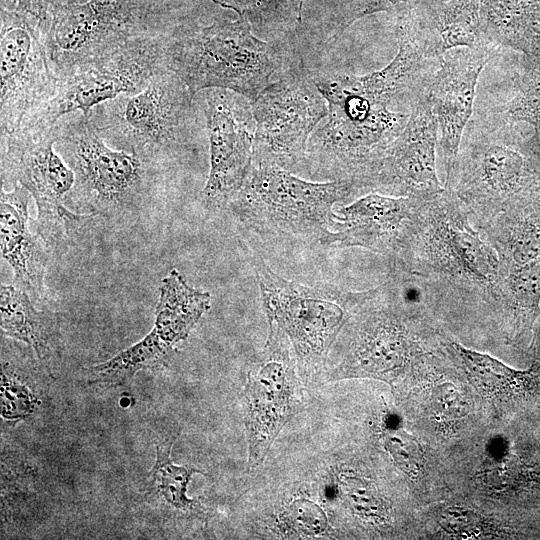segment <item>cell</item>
I'll return each instance as SVG.
<instances>
[{
	"mask_svg": "<svg viewBox=\"0 0 540 540\" xmlns=\"http://www.w3.org/2000/svg\"><path fill=\"white\" fill-rule=\"evenodd\" d=\"M312 77L328 113L309 138L300 171L371 188L420 97L395 90L375 71L365 75L312 72Z\"/></svg>",
	"mask_w": 540,
	"mask_h": 540,
	"instance_id": "6da1fadb",
	"label": "cell"
},
{
	"mask_svg": "<svg viewBox=\"0 0 540 540\" xmlns=\"http://www.w3.org/2000/svg\"><path fill=\"white\" fill-rule=\"evenodd\" d=\"M283 41H265L244 15L213 12L179 26L166 41L165 63L195 96L208 88L253 101L296 60Z\"/></svg>",
	"mask_w": 540,
	"mask_h": 540,
	"instance_id": "7a4b0ae2",
	"label": "cell"
},
{
	"mask_svg": "<svg viewBox=\"0 0 540 540\" xmlns=\"http://www.w3.org/2000/svg\"><path fill=\"white\" fill-rule=\"evenodd\" d=\"M212 8L205 0H87L54 5L42 38L59 77L131 41L169 36Z\"/></svg>",
	"mask_w": 540,
	"mask_h": 540,
	"instance_id": "3957f363",
	"label": "cell"
},
{
	"mask_svg": "<svg viewBox=\"0 0 540 540\" xmlns=\"http://www.w3.org/2000/svg\"><path fill=\"white\" fill-rule=\"evenodd\" d=\"M88 119L110 146L164 169L190 153L206 130L195 96L169 69L142 90L95 106Z\"/></svg>",
	"mask_w": 540,
	"mask_h": 540,
	"instance_id": "277c9868",
	"label": "cell"
},
{
	"mask_svg": "<svg viewBox=\"0 0 540 540\" xmlns=\"http://www.w3.org/2000/svg\"><path fill=\"white\" fill-rule=\"evenodd\" d=\"M56 151L75 174L70 208L75 212L115 215L138 207L167 169L133 153L111 148L81 112L55 124Z\"/></svg>",
	"mask_w": 540,
	"mask_h": 540,
	"instance_id": "5b68a950",
	"label": "cell"
},
{
	"mask_svg": "<svg viewBox=\"0 0 540 540\" xmlns=\"http://www.w3.org/2000/svg\"><path fill=\"white\" fill-rule=\"evenodd\" d=\"M360 188L351 180L311 182L273 163L253 161L228 207L259 233L319 240L334 223V206Z\"/></svg>",
	"mask_w": 540,
	"mask_h": 540,
	"instance_id": "8992f818",
	"label": "cell"
},
{
	"mask_svg": "<svg viewBox=\"0 0 540 540\" xmlns=\"http://www.w3.org/2000/svg\"><path fill=\"white\" fill-rule=\"evenodd\" d=\"M269 335L283 343L294 361L321 366L344 325L348 311L372 293H351L331 285L307 286L275 273L263 260L252 259Z\"/></svg>",
	"mask_w": 540,
	"mask_h": 540,
	"instance_id": "52a82bcc",
	"label": "cell"
},
{
	"mask_svg": "<svg viewBox=\"0 0 540 540\" xmlns=\"http://www.w3.org/2000/svg\"><path fill=\"white\" fill-rule=\"evenodd\" d=\"M56 142L55 125L39 136L1 138V185L21 184L30 192L38 209L32 228L50 252L63 253L95 214L70 208L75 174L56 151Z\"/></svg>",
	"mask_w": 540,
	"mask_h": 540,
	"instance_id": "ba28073f",
	"label": "cell"
},
{
	"mask_svg": "<svg viewBox=\"0 0 540 540\" xmlns=\"http://www.w3.org/2000/svg\"><path fill=\"white\" fill-rule=\"evenodd\" d=\"M168 36L131 41L94 61L60 75L54 96L29 116L15 133L39 136L63 116L92 108L122 94L142 90L152 77L168 69L165 45Z\"/></svg>",
	"mask_w": 540,
	"mask_h": 540,
	"instance_id": "9c48e42d",
	"label": "cell"
},
{
	"mask_svg": "<svg viewBox=\"0 0 540 540\" xmlns=\"http://www.w3.org/2000/svg\"><path fill=\"white\" fill-rule=\"evenodd\" d=\"M256 123L253 161L299 172L309 138L328 106L312 72L296 60L251 101Z\"/></svg>",
	"mask_w": 540,
	"mask_h": 540,
	"instance_id": "30bf717a",
	"label": "cell"
},
{
	"mask_svg": "<svg viewBox=\"0 0 540 540\" xmlns=\"http://www.w3.org/2000/svg\"><path fill=\"white\" fill-rule=\"evenodd\" d=\"M0 73V127L1 138H5L54 96L59 78L50 64L38 21L2 5Z\"/></svg>",
	"mask_w": 540,
	"mask_h": 540,
	"instance_id": "8fae6325",
	"label": "cell"
},
{
	"mask_svg": "<svg viewBox=\"0 0 540 540\" xmlns=\"http://www.w3.org/2000/svg\"><path fill=\"white\" fill-rule=\"evenodd\" d=\"M204 116L210 169L201 192L210 209L228 207L241 190L253 163L256 123L251 101L222 88L195 95Z\"/></svg>",
	"mask_w": 540,
	"mask_h": 540,
	"instance_id": "7c38bea8",
	"label": "cell"
},
{
	"mask_svg": "<svg viewBox=\"0 0 540 540\" xmlns=\"http://www.w3.org/2000/svg\"><path fill=\"white\" fill-rule=\"evenodd\" d=\"M159 290L153 329L135 345L90 367L92 382L121 384L139 370L163 364L210 307V294L189 286L176 269L163 278Z\"/></svg>",
	"mask_w": 540,
	"mask_h": 540,
	"instance_id": "4fadbf2b",
	"label": "cell"
},
{
	"mask_svg": "<svg viewBox=\"0 0 540 540\" xmlns=\"http://www.w3.org/2000/svg\"><path fill=\"white\" fill-rule=\"evenodd\" d=\"M293 361L283 343L268 337L263 359L248 373L245 429L251 469L262 463L280 430L301 410Z\"/></svg>",
	"mask_w": 540,
	"mask_h": 540,
	"instance_id": "5bb4252c",
	"label": "cell"
},
{
	"mask_svg": "<svg viewBox=\"0 0 540 540\" xmlns=\"http://www.w3.org/2000/svg\"><path fill=\"white\" fill-rule=\"evenodd\" d=\"M497 47L456 48L438 58L424 93L438 124L440 146L451 186L459 168L460 146L473 111L479 75Z\"/></svg>",
	"mask_w": 540,
	"mask_h": 540,
	"instance_id": "9a60e30c",
	"label": "cell"
},
{
	"mask_svg": "<svg viewBox=\"0 0 540 540\" xmlns=\"http://www.w3.org/2000/svg\"><path fill=\"white\" fill-rule=\"evenodd\" d=\"M437 144V120L423 92L383 158L371 188L423 197L440 195L444 188L436 170Z\"/></svg>",
	"mask_w": 540,
	"mask_h": 540,
	"instance_id": "2e32d148",
	"label": "cell"
},
{
	"mask_svg": "<svg viewBox=\"0 0 540 540\" xmlns=\"http://www.w3.org/2000/svg\"><path fill=\"white\" fill-rule=\"evenodd\" d=\"M30 196L21 184H15L10 192L1 189V256L14 272V286L33 300H41L45 296L44 276L49 249L30 228Z\"/></svg>",
	"mask_w": 540,
	"mask_h": 540,
	"instance_id": "e0dca14e",
	"label": "cell"
},
{
	"mask_svg": "<svg viewBox=\"0 0 540 540\" xmlns=\"http://www.w3.org/2000/svg\"><path fill=\"white\" fill-rule=\"evenodd\" d=\"M412 206L410 197L368 193L335 209L334 223L319 242L324 246H361L382 252L392 243Z\"/></svg>",
	"mask_w": 540,
	"mask_h": 540,
	"instance_id": "ac0fdd59",
	"label": "cell"
},
{
	"mask_svg": "<svg viewBox=\"0 0 540 540\" xmlns=\"http://www.w3.org/2000/svg\"><path fill=\"white\" fill-rule=\"evenodd\" d=\"M480 3L420 0L412 5L419 30L434 58L456 48L497 47L483 31Z\"/></svg>",
	"mask_w": 540,
	"mask_h": 540,
	"instance_id": "d6986e66",
	"label": "cell"
},
{
	"mask_svg": "<svg viewBox=\"0 0 540 540\" xmlns=\"http://www.w3.org/2000/svg\"><path fill=\"white\" fill-rule=\"evenodd\" d=\"M406 356L407 345L399 327L384 313H377L359 333L350 361L367 373L383 377L397 371Z\"/></svg>",
	"mask_w": 540,
	"mask_h": 540,
	"instance_id": "ffe728a7",
	"label": "cell"
},
{
	"mask_svg": "<svg viewBox=\"0 0 540 540\" xmlns=\"http://www.w3.org/2000/svg\"><path fill=\"white\" fill-rule=\"evenodd\" d=\"M0 309L3 333L31 346L40 360L47 359L50 323L44 313L34 308L29 295L15 286L2 284Z\"/></svg>",
	"mask_w": 540,
	"mask_h": 540,
	"instance_id": "44dd1931",
	"label": "cell"
},
{
	"mask_svg": "<svg viewBox=\"0 0 540 540\" xmlns=\"http://www.w3.org/2000/svg\"><path fill=\"white\" fill-rule=\"evenodd\" d=\"M445 252L463 273L478 281L496 277L495 252L487 246L462 217H451L443 226Z\"/></svg>",
	"mask_w": 540,
	"mask_h": 540,
	"instance_id": "7402d4cb",
	"label": "cell"
},
{
	"mask_svg": "<svg viewBox=\"0 0 540 540\" xmlns=\"http://www.w3.org/2000/svg\"><path fill=\"white\" fill-rule=\"evenodd\" d=\"M171 443L163 442L156 447V461L150 473L147 495L166 505L188 512L198 506L196 500L186 496L191 476L200 473L190 466H177L170 459Z\"/></svg>",
	"mask_w": 540,
	"mask_h": 540,
	"instance_id": "603a6c76",
	"label": "cell"
},
{
	"mask_svg": "<svg viewBox=\"0 0 540 540\" xmlns=\"http://www.w3.org/2000/svg\"><path fill=\"white\" fill-rule=\"evenodd\" d=\"M244 16L255 34L282 41L301 21L304 0H244Z\"/></svg>",
	"mask_w": 540,
	"mask_h": 540,
	"instance_id": "cb8c5ba5",
	"label": "cell"
},
{
	"mask_svg": "<svg viewBox=\"0 0 540 540\" xmlns=\"http://www.w3.org/2000/svg\"><path fill=\"white\" fill-rule=\"evenodd\" d=\"M461 358L472 381L486 394L496 395L512 388L523 373L506 366L496 358L468 349L458 343L452 344Z\"/></svg>",
	"mask_w": 540,
	"mask_h": 540,
	"instance_id": "d4e9b609",
	"label": "cell"
},
{
	"mask_svg": "<svg viewBox=\"0 0 540 540\" xmlns=\"http://www.w3.org/2000/svg\"><path fill=\"white\" fill-rule=\"evenodd\" d=\"M340 492L349 506L359 515L370 519H382L385 506L376 491L365 481L354 476L340 479Z\"/></svg>",
	"mask_w": 540,
	"mask_h": 540,
	"instance_id": "484cf974",
	"label": "cell"
},
{
	"mask_svg": "<svg viewBox=\"0 0 540 540\" xmlns=\"http://www.w3.org/2000/svg\"><path fill=\"white\" fill-rule=\"evenodd\" d=\"M384 444L398 467L408 475L416 474L422 464V451L417 440L402 429L389 428Z\"/></svg>",
	"mask_w": 540,
	"mask_h": 540,
	"instance_id": "4316f807",
	"label": "cell"
},
{
	"mask_svg": "<svg viewBox=\"0 0 540 540\" xmlns=\"http://www.w3.org/2000/svg\"><path fill=\"white\" fill-rule=\"evenodd\" d=\"M420 0H355L338 19L331 40H336L357 20L378 12H399Z\"/></svg>",
	"mask_w": 540,
	"mask_h": 540,
	"instance_id": "83f0119b",
	"label": "cell"
},
{
	"mask_svg": "<svg viewBox=\"0 0 540 540\" xmlns=\"http://www.w3.org/2000/svg\"><path fill=\"white\" fill-rule=\"evenodd\" d=\"M286 522L298 533L316 536L327 528V519L322 509L307 500H298L286 510Z\"/></svg>",
	"mask_w": 540,
	"mask_h": 540,
	"instance_id": "f1b7e54d",
	"label": "cell"
},
{
	"mask_svg": "<svg viewBox=\"0 0 540 540\" xmlns=\"http://www.w3.org/2000/svg\"><path fill=\"white\" fill-rule=\"evenodd\" d=\"M6 377H2V414L5 417H20L30 412V396L28 391L11 383Z\"/></svg>",
	"mask_w": 540,
	"mask_h": 540,
	"instance_id": "f546056e",
	"label": "cell"
},
{
	"mask_svg": "<svg viewBox=\"0 0 540 540\" xmlns=\"http://www.w3.org/2000/svg\"><path fill=\"white\" fill-rule=\"evenodd\" d=\"M10 8L25 13L38 21L42 33L49 21L51 0H13Z\"/></svg>",
	"mask_w": 540,
	"mask_h": 540,
	"instance_id": "4dcf8cb0",
	"label": "cell"
},
{
	"mask_svg": "<svg viewBox=\"0 0 540 540\" xmlns=\"http://www.w3.org/2000/svg\"><path fill=\"white\" fill-rule=\"evenodd\" d=\"M475 518L470 512L458 508L447 509L441 517V525L454 534L466 533L474 527Z\"/></svg>",
	"mask_w": 540,
	"mask_h": 540,
	"instance_id": "1f68e13d",
	"label": "cell"
},
{
	"mask_svg": "<svg viewBox=\"0 0 540 540\" xmlns=\"http://www.w3.org/2000/svg\"><path fill=\"white\" fill-rule=\"evenodd\" d=\"M220 7L231 10L239 15H244L245 2L244 0H211Z\"/></svg>",
	"mask_w": 540,
	"mask_h": 540,
	"instance_id": "d6a6232c",
	"label": "cell"
},
{
	"mask_svg": "<svg viewBox=\"0 0 540 540\" xmlns=\"http://www.w3.org/2000/svg\"><path fill=\"white\" fill-rule=\"evenodd\" d=\"M404 296L407 299H412L413 301H417V299L420 296V292L416 288H408L406 289Z\"/></svg>",
	"mask_w": 540,
	"mask_h": 540,
	"instance_id": "836d02e7",
	"label": "cell"
},
{
	"mask_svg": "<svg viewBox=\"0 0 540 540\" xmlns=\"http://www.w3.org/2000/svg\"><path fill=\"white\" fill-rule=\"evenodd\" d=\"M87 0H51V7L60 4L80 3ZM51 9V8H50Z\"/></svg>",
	"mask_w": 540,
	"mask_h": 540,
	"instance_id": "e575fe53",
	"label": "cell"
}]
</instances>
